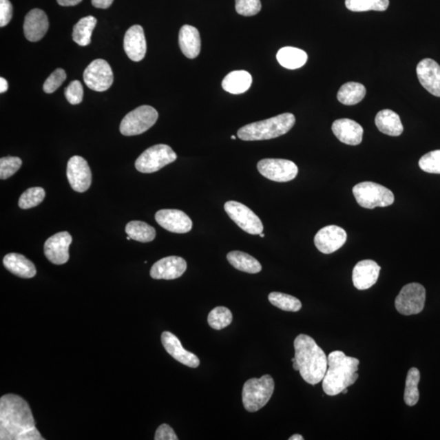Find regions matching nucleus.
I'll use <instances>...</instances> for the list:
<instances>
[{
  "label": "nucleus",
  "instance_id": "obj_50",
  "mask_svg": "<svg viewBox=\"0 0 440 440\" xmlns=\"http://www.w3.org/2000/svg\"><path fill=\"white\" fill-rule=\"evenodd\" d=\"M348 388H345L344 390L342 391V393L344 395L348 394Z\"/></svg>",
  "mask_w": 440,
  "mask_h": 440
},
{
  "label": "nucleus",
  "instance_id": "obj_40",
  "mask_svg": "<svg viewBox=\"0 0 440 440\" xmlns=\"http://www.w3.org/2000/svg\"><path fill=\"white\" fill-rule=\"evenodd\" d=\"M235 11L244 17H252L261 11L260 0H235Z\"/></svg>",
  "mask_w": 440,
  "mask_h": 440
},
{
  "label": "nucleus",
  "instance_id": "obj_53",
  "mask_svg": "<svg viewBox=\"0 0 440 440\" xmlns=\"http://www.w3.org/2000/svg\"><path fill=\"white\" fill-rule=\"evenodd\" d=\"M127 239L128 240V241H130V240H131L132 238H131L130 237H129V235H128V237L127 238Z\"/></svg>",
  "mask_w": 440,
  "mask_h": 440
},
{
  "label": "nucleus",
  "instance_id": "obj_47",
  "mask_svg": "<svg viewBox=\"0 0 440 440\" xmlns=\"http://www.w3.org/2000/svg\"><path fill=\"white\" fill-rule=\"evenodd\" d=\"M8 84L7 80L3 77L0 78V92L4 93L8 91Z\"/></svg>",
  "mask_w": 440,
  "mask_h": 440
},
{
  "label": "nucleus",
  "instance_id": "obj_11",
  "mask_svg": "<svg viewBox=\"0 0 440 440\" xmlns=\"http://www.w3.org/2000/svg\"><path fill=\"white\" fill-rule=\"evenodd\" d=\"M257 168L266 179L281 183L295 179L299 172L296 164L286 159H263L258 163Z\"/></svg>",
  "mask_w": 440,
  "mask_h": 440
},
{
  "label": "nucleus",
  "instance_id": "obj_20",
  "mask_svg": "<svg viewBox=\"0 0 440 440\" xmlns=\"http://www.w3.org/2000/svg\"><path fill=\"white\" fill-rule=\"evenodd\" d=\"M124 50L133 61H140L144 59L147 51V43L144 29L140 25H135L129 28L124 37Z\"/></svg>",
  "mask_w": 440,
  "mask_h": 440
},
{
  "label": "nucleus",
  "instance_id": "obj_44",
  "mask_svg": "<svg viewBox=\"0 0 440 440\" xmlns=\"http://www.w3.org/2000/svg\"><path fill=\"white\" fill-rule=\"evenodd\" d=\"M155 440H177L178 437L170 426L163 424L159 426L155 434Z\"/></svg>",
  "mask_w": 440,
  "mask_h": 440
},
{
  "label": "nucleus",
  "instance_id": "obj_16",
  "mask_svg": "<svg viewBox=\"0 0 440 440\" xmlns=\"http://www.w3.org/2000/svg\"><path fill=\"white\" fill-rule=\"evenodd\" d=\"M157 223L174 233H187L193 228V222L184 211L175 209L158 211L155 215Z\"/></svg>",
  "mask_w": 440,
  "mask_h": 440
},
{
  "label": "nucleus",
  "instance_id": "obj_12",
  "mask_svg": "<svg viewBox=\"0 0 440 440\" xmlns=\"http://www.w3.org/2000/svg\"><path fill=\"white\" fill-rule=\"evenodd\" d=\"M86 85L96 92H105L112 86L114 74L107 61L102 59L93 61L83 73Z\"/></svg>",
  "mask_w": 440,
  "mask_h": 440
},
{
  "label": "nucleus",
  "instance_id": "obj_30",
  "mask_svg": "<svg viewBox=\"0 0 440 440\" xmlns=\"http://www.w3.org/2000/svg\"><path fill=\"white\" fill-rule=\"evenodd\" d=\"M366 95V88L362 83L349 82L344 84L337 92V100L345 105L359 103Z\"/></svg>",
  "mask_w": 440,
  "mask_h": 440
},
{
  "label": "nucleus",
  "instance_id": "obj_13",
  "mask_svg": "<svg viewBox=\"0 0 440 440\" xmlns=\"http://www.w3.org/2000/svg\"><path fill=\"white\" fill-rule=\"evenodd\" d=\"M67 178L69 183L74 191L84 193L90 188L92 175L90 167L85 159L74 156L67 163Z\"/></svg>",
  "mask_w": 440,
  "mask_h": 440
},
{
  "label": "nucleus",
  "instance_id": "obj_29",
  "mask_svg": "<svg viewBox=\"0 0 440 440\" xmlns=\"http://www.w3.org/2000/svg\"><path fill=\"white\" fill-rule=\"evenodd\" d=\"M231 265L242 272L255 274L261 272L262 266L259 261L250 255L242 251L229 252L227 255Z\"/></svg>",
  "mask_w": 440,
  "mask_h": 440
},
{
  "label": "nucleus",
  "instance_id": "obj_24",
  "mask_svg": "<svg viewBox=\"0 0 440 440\" xmlns=\"http://www.w3.org/2000/svg\"><path fill=\"white\" fill-rule=\"evenodd\" d=\"M179 45L183 54L189 59L198 57L201 52L199 31L192 25L182 26L179 34Z\"/></svg>",
  "mask_w": 440,
  "mask_h": 440
},
{
  "label": "nucleus",
  "instance_id": "obj_34",
  "mask_svg": "<svg viewBox=\"0 0 440 440\" xmlns=\"http://www.w3.org/2000/svg\"><path fill=\"white\" fill-rule=\"evenodd\" d=\"M389 0H346V8L352 12H384L389 7Z\"/></svg>",
  "mask_w": 440,
  "mask_h": 440
},
{
  "label": "nucleus",
  "instance_id": "obj_5",
  "mask_svg": "<svg viewBox=\"0 0 440 440\" xmlns=\"http://www.w3.org/2000/svg\"><path fill=\"white\" fill-rule=\"evenodd\" d=\"M274 388V381L270 375L249 379L243 386L244 408L251 412L259 411L270 401Z\"/></svg>",
  "mask_w": 440,
  "mask_h": 440
},
{
  "label": "nucleus",
  "instance_id": "obj_7",
  "mask_svg": "<svg viewBox=\"0 0 440 440\" xmlns=\"http://www.w3.org/2000/svg\"><path fill=\"white\" fill-rule=\"evenodd\" d=\"M158 118V111L152 106H140L123 118L120 124V132L126 136L143 134L156 123Z\"/></svg>",
  "mask_w": 440,
  "mask_h": 440
},
{
  "label": "nucleus",
  "instance_id": "obj_41",
  "mask_svg": "<svg viewBox=\"0 0 440 440\" xmlns=\"http://www.w3.org/2000/svg\"><path fill=\"white\" fill-rule=\"evenodd\" d=\"M66 77L67 75L63 69H56L44 83L43 87L44 92L51 94L56 92L65 82Z\"/></svg>",
  "mask_w": 440,
  "mask_h": 440
},
{
  "label": "nucleus",
  "instance_id": "obj_19",
  "mask_svg": "<svg viewBox=\"0 0 440 440\" xmlns=\"http://www.w3.org/2000/svg\"><path fill=\"white\" fill-rule=\"evenodd\" d=\"M380 271L381 266L375 261L366 260L359 262L353 273L354 286L359 291H364L375 286Z\"/></svg>",
  "mask_w": 440,
  "mask_h": 440
},
{
  "label": "nucleus",
  "instance_id": "obj_9",
  "mask_svg": "<svg viewBox=\"0 0 440 440\" xmlns=\"http://www.w3.org/2000/svg\"><path fill=\"white\" fill-rule=\"evenodd\" d=\"M426 289L419 283L406 284L395 299V308L404 315L419 314L424 309Z\"/></svg>",
  "mask_w": 440,
  "mask_h": 440
},
{
  "label": "nucleus",
  "instance_id": "obj_23",
  "mask_svg": "<svg viewBox=\"0 0 440 440\" xmlns=\"http://www.w3.org/2000/svg\"><path fill=\"white\" fill-rule=\"evenodd\" d=\"M49 22L46 13L34 8L28 13L24 21V34L30 42H38L46 34Z\"/></svg>",
  "mask_w": 440,
  "mask_h": 440
},
{
  "label": "nucleus",
  "instance_id": "obj_42",
  "mask_svg": "<svg viewBox=\"0 0 440 440\" xmlns=\"http://www.w3.org/2000/svg\"><path fill=\"white\" fill-rule=\"evenodd\" d=\"M65 96L71 105L81 103L83 98V88L78 80H74L65 88Z\"/></svg>",
  "mask_w": 440,
  "mask_h": 440
},
{
  "label": "nucleus",
  "instance_id": "obj_49",
  "mask_svg": "<svg viewBox=\"0 0 440 440\" xmlns=\"http://www.w3.org/2000/svg\"><path fill=\"white\" fill-rule=\"evenodd\" d=\"M293 370L296 371H300L299 364H297L296 362H293Z\"/></svg>",
  "mask_w": 440,
  "mask_h": 440
},
{
  "label": "nucleus",
  "instance_id": "obj_51",
  "mask_svg": "<svg viewBox=\"0 0 440 440\" xmlns=\"http://www.w3.org/2000/svg\"><path fill=\"white\" fill-rule=\"evenodd\" d=\"M231 139L235 140L237 139V137H235V136H231Z\"/></svg>",
  "mask_w": 440,
  "mask_h": 440
},
{
  "label": "nucleus",
  "instance_id": "obj_17",
  "mask_svg": "<svg viewBox=\"0 0 440 440\" xmlns=\"http://www.w3.org/2000/svg\"><path fill=\"white\" fill-rule=\"evenodd\" d=\"M187 263L183 258L169 256L155 263L150 270L151 277L155 280H175L185 273Z\"/></svg>",
  "mask_w": 440,
  "mask_h": 440
},
{
  "label": "nucleus",
  "instance_id": "obj_22",
  "mask_svg": "<svg viewBox=\"0 0 440 440\" xmlns=\"http://www.w3.org/2000/svg\"><path fill=\"white\" fill-rule=\"evenodd\" d=\"M332 131L342 143L348 145H358L362 142L363 127L352 119L336 120L333 123Z\"/></svg>",
  "mask_w": 440,
  "mask_h": 440
},
{
  "label": "nucleus",
  "instance_id": "obj_45",
  "mask_svg": "<svg viewBox=\"0 0 440 440\" xmlns=\"http://www.w3.org/2000/svg\"><path fill=\"white\" fill-rule=\"evenodd\" d=\"M114 0H92V6L96 8H101V10H106V8H109L112 3Z\"/></svg>",
  "mask_w": 440,
  "mask_h": 440
},
{
  "label": "nucleus",
  "instance_id": "obj_10",
  "mask_svg": "<svg viewBox=\"0 0 440 440\" xmlns=\"http://www.w3.org/2000/svg\"><path fill=\"white\" fill-rule=\"evenodd\" d=\"M224 210L230 219L244 232L252 235L263 233L264 225L260 218L244 204L235 201L227 202Z\"/></svg>",
  "mask_w": 440,
  "mask_h": 440
},
{
  "label": "nucleus",
  "instance_id": "obj_46",
  "mask_svg": "<svg viewBox=\"0 0 440 440\" xmlns=\"http://www.w3.org/2000/svg\"><path fill=\"white\" fill-rule=\"evenodd\" d=\"M61 6L70 7L78 6L83 0H56Z\"/></svg>",
  "mask_w": 440,
  "mask_h": 440
},
{
  "label": "nucleus",
  "instance_id": "obj_33",
  "mask_svg": "<svg viewBox=\"0 0 440 440\" xmlns=\"http://www.w3.org/2000/svg\"><path fill=\"white\" fill-rule=\"evenodd\" d=\"M420 379V372L417 368H412L408 370L404 395V402L408 406H415L419 401V384Z\"/></svg>",
  "mask_w": 440,
  "mask_h": 440
},
{
  "label": "nucleus",
  "instance_id": "obj_18",
  "mask_svg": "<svg viewBox=\"0 0 440 440\" xmlns=\"http://www.w3.org/2000/svg\"><path fill=\"white\" fill-rule=\"evenodd\" d=\"M417 74L426 91L440 97V65L437 61L430 59L422 60L417 66Z\"/></svg>",
  "mask_w": 440,
  "mask_h": 440
},
{
  "label": "nucleus",
  "instance_id": "obj_48",
  "mask_svg": "<svg viewBox=\"0 0 440 440\" xmlns=\"http://www.w3.org/2000/svg\"><path fill=\"white\" fill-rule=\"evenodd\" d=\"M290 439V440H304V437H302V435H300V434H296L292 435V437L290 439Z\"/></svg>",
  "mask_w": 440,
  "mask_h": 440
},
{
  "label": "nucleus",
  "instance_id": "obj_52",
  "mask_svg": "<svg viewBox=\"0 0 440 440\" xmlns=\"http://www.w3.org/2000/svg\"><path fill=\"white\" fill-rule=\"evenodd\" d=\"M260 235L261 238H264L265 237V235L264 233H260Z\"/></svg>",
  "mask_w": 440,
  "mask_h": 440
},
{
  "label": "nucleus",
  "instance_id": "obj_1",
  "mask_svg": "<svg viewBox=\"0 0 440 440\" xmlns=\"http://www.w3.org/2000/svg\"><path fill=\"white\" fill-rule=\"evenodd\" d=\"M0 439L44 440L28 402L14 394L0 399Z\"/></svg>",
  "mask_w": 440,
  "mask_h": 440
},
{
  "label": "nucleus",
  "instance_id": "obj_25",
  "mask_svg": "<svg viewBox=\"0 0 440 440\" xmlns=\"http://www.w3.org/2000/svg\"><path fill=\"white\" fill-rule=\"evenodd\" d=\"M3 264L10 273L21 278H33L37 273L32 262L17 253H10L4 256Z\"/></svg>",
  "mask_w": 440,
  "mask_h": 440
},
{
  "label": "nucleus",
  "instance_id": "obj_27",
  "mask_svg": "<svg viewBox=\"0 0 440 440\" xmlns=\"http://www.w3.org/2000/svg\"><path fill=\"white\" fill-rule=\"evenodd\" d=\"M252 84V76L244 70H235L226 75L222 87L231 94H242L250 89Z\"/></svg>",
  "mask_w": 440,
  "mask_h": 440
},
{
  "label": "nucleus",
  "instance_id": "obj_15",
  "mask_svg": "<svg viewBox=\"0 0 440 440\" xmlns=\"http://www.w3.org/2000/svg\"><path fill=\"white\" fill-rule=\"evenodd\" d=\"M72 237L68 232H61L52 235L44 243V255L51 263L62 265L70 259L69 248Z\"/></svg>",
  "mask_w": 440,
  "mask_h": 440
},
{
  "label": "nucleus",
  "instance_id": "obj_21",
  "mask_svg": "<svg viewBox=\"0 0 440 440\" xmlns=\"http://www.w3.org/2000/svg\"><path fill=\"white\" fill-rule=\"evenodd\" d=\"M162 342L164 348L177 362L190 368H198L200 359L195 354L185 350L179 339L172 333L165 331L162 335Z\"/></svg>",
  "mask_w": 440,
  "mask_h": 440
},
{
  "label": "nucleus",
  "instance_id": "obj_43",
  "mask_svg": "<svg viewBox=\"0 0 440 440\" xmlns=\"http://www.w3.org/2000/svg\"><path fill=\"white\" fill-rule=\"evenodd\" d=\"M12 17V6L10 0H0V26L7 25Z\"/></svg>",
  "mask_w": 440,
  "mask_h": 440
},
{
  "label": "nucleus",
  "instance_id": "obj_37",
  "mask_svg": "<svg viewBox=\"0 0 440 440\" xmlns=\"http://www.w3.org/2000/svg\"><path fill=\"white\" fill-rule=\"evenodd\" d=\"M44 198H45V191L40 187H34V188L25 190L21 194L19 206L23 210H28V209L39 206L43 202Z\"/></svg>",
  "mask_w": 440,
  "mask_h": 440
},
{
  "label": "nucleus",
  "instance_id": "obj_26",
  "mask_svg": "<svg viewBox=\"0 0 440 440\" xmlns=\"http://www.w3.org/2000/svg\"><path fill=\"white\" fill-rule=\"evenodd\" d=\"M375 124L384 134L390 136H399L404 132L401 118L390 109L381 110L375 118Z\"/></svg>",
  "mask_w": 440,
  "mask_h": 440
},
{
  "label": "nucleus",
  "instance_id": "obj_14",
  "mask_svg": "<svg viewBox=\"0 0 440 440\" xmlns=\"http://www.w3.org/2000/svg\"><path fill=\"white\" fill-rule=\"evenodd\" d=\"M346 231L336 225L324 227L315 234L314 243L318 251L328 255L337 251L346 242Z\"/></svg>",
  "mask_w": 440,
  "mask_h": 440
},
{
  "label": "nucleus",
  "instance_id": "obj_6",
  "mask_svg": "<svg viewBox=\"0 0 440 440\" xmlns=\"http://www.w3.org/2000/svg\"><path fill=\"white\" fill-rule=\"evenodd\" d=\"M353 192L359 205L366 209L389 207L395 201L390 190L373 182H362L354 186Z\"/></svg>",
  "mask_w": 440,
  "mask_h": 440
},
{
  "label": "nucleus",
  "instance_id": "obj_2",
  "mask_svg": "<svg viewBox=\"0 0 440 440\" xmlns=\"http://www.w3.org/2000/svg\"><path fill=\"white\" fill-rule=\"evenodd\" d=\"M296 362L300 373L306 382L317 385L323 381L328 368V357L312 337L297 336L293 342Z\"/></svg>",
  "mask_w": 440,
  "mask_h": 440
},
{
  "label": "nucleus",
  "instance_id": "obj_28",
  "mask_svg": "<svg viewBox=\"0 0 440 440\" xmlns=\"http://www.w3.org/2000/svg\"><path fill=\"white\" fill-rule=\"evenodd\" d=\"M277 59L284 68L296 70L306 64L308 54L300 48L284 47L278 51Z\"/></svg>",
  "mask_w": 440,
  "mask_h": 440
},
{
  "label": "nucleus",
  "instance_id": "obj_35",
  "mask_svg": "<svg viewBox=\"0 0 440 440\" xmlns=\"http://www.w3.org/2000/svg\"><path fill=\"white\" fill-rule=\"evenodd\" d=\"M269 300L271 304L286 312L296 313L302 308V304L297 297L280 292L269 293Z\"/></svg>",
  "mask_w": 440,
  "mask_h": 440
},
{
  "label": "nucleus",
  "instance_id": "obj_4",
  "mask_svg": "<svg viewBox=\"0 0 440 440\" xmlns=\"http://www.w3.org/2000/svg\"><path fill=\"white\" fill-rule=\"evenodd\" d=\"M295 124V115L286 113L263 121L248 124L238 132L239 139L255 141L274 139L286 134Z\"/></svg>",
  "mask_w": 440,
  "mask_h": 440
},
{
  "label": "nucleus",
  "instance_id": "obj_31",
  "mask_svg": "<svg viewBox=\"0 0 440 440\" xmlns=\"http://www.w3.org/2000/svg\"><path fill=\"white\" fill-rule=\"evenodd\" d=\"M96 22L97 20L92 16H87L79 20L78 23L74 26L72 34L74 41L80 46L89 45Z\"/></svg>",
  "mask_w": 440,
  "mask_h": 440
},
{
  "label": "nucleus",
  "instance_id": "obj_36",
  "mask_svg": "<svg viewBox=\"0 0 440 440\" xmlns=\"http://www.w3.org/2000/svg\"><path fill=\"white\" fill-rule=\"evenodd\" d=\"M233 322V314L225 306H217L208 315V324L216 331L223 330Z\"/></svg>",
  "mask_w": 440,
  "mask_h": 440
},
{
  "label": "nucleus",
  "instance_id": "obj_39",
  "mask_svg": "<svg viewBox=\"0 0 440 440\" xmlns=\"http://www.w3.org/2000/svg\"><path fill=\"white\" fill-rule=\"evenodd\" d=\"M22 165L19 157H4L0 159V179L7 180L19 170Z\"/></svg>",
  "mask_w": 440,
  "mask_h": 440
},
{
  "label": "nucleus",
  "instance_id": "obj_8",
  "mask_svg": "<svg viewBox=\"0 0 440 440\" xmlns=\"http://www.w3.org/2000/svg\"><path fill=\"white\" fill-rule=\"evenodd\" d=\"M177 155L170 146L157 145L146 149L137 158L135 166L136 170L141 173H154L174 163Z\"/></svg>",
  "mask_w": 440,
  "mask_h": 440
},
{
  "label": "nucleus",
  "instance_id": "obj_3",
  "mask_svg": "<svg viewBox=\"0 0 440 440\" xmlns=\"http://www.w3.org/2000/svg\"><path fill=\"white\" fill-rule=\"evenodd\" d=\"M359 361L340 350H335L328 357V368L323 379L324 393L331 397L342 393L358 379Z\"/></svg>",
  "mask_w": 440,
  "mask_h": 440
},
{
  "label": "nucleus",
  "instance_id": "obj_32",
  "mask_svg": "<svg viewBox=\"0 0 440 440\" xmlns=\"http://www.w3.org/2000/svg\"><path fill=\"white\" fill-rule=\"evenodd\" d=\"M126 233L129 237L136 242H150L156 237V230L154 227L143 221H131L126 226Z\"/></svg>",
  "mask_w": 440,
  "mask_h": 440
},
{
  "label": "nucleus",
  "instance_id": "obj_38",
  "mask_svg": "<svg viewBox=\"0 0 440 440\" xmlns=\"http://www.w3.org/2000/svg\"><path fill=\"white\" fill-rule=\"evenodd\" d=\"M422 171L431 174H440V150L431 151L419 160Z\"/></svg>",
  "mask_w": 440,
  "mask_h": 440
}]
</instances>
